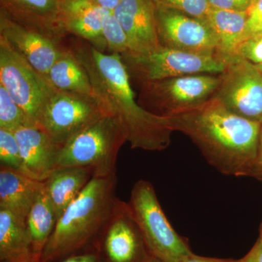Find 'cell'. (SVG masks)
I'll return each mask as SVG.
<instances>
[{"mask_svg":"<svg viewBox=\"0 0 262 262\" xmlns=\"http://www.w3.org/2000/svg\"><path fill=\"white\" fill-rule=\"evenodd\" d=\"M91 80L94 98L107 115L118 120L131 149H167L174 132L170 118L148 111L136 101L122 56L106 53L87 42L71 48Z\"/></svg>","mask_w":262,"mask_h":262,"instance_id":"cell-1","label":"cell"},{"mask_svg":"<svg viewBox=\"0 0 262 262\" xmlns=\"http://www.w3.org/2000/svg\"><path fill=\"white\" fill-rule=\"evenodd\" d=\"M170 118L221 173L250 177L257 156L261 123L231 113L216 98Z\"/></svg>","mask_w":262,"mask_h":262,"instance_id":"cell-2","label":"cell"},{"mask_svg":"<svg viewBox=\"0 0 262 262\" xmlns=\"http://www.w3.org/2000/svg\"><path fill=\"white\" fill-rule=\"evenodd\" d=\"M117 183V174L92 177L57 221L40 262L61 261L92 244L115 208Z\"/></svg>","mask_w":262,"mask_h":262,"instance_id":"cell-3","label":"cell"},{"mask_svg":"<svg viewBox=\"0 0 262 262\" xmlns=\"http://www.w3.org/2000/svg\"><path fill=\"white\" fill-rule=\"evenodd\" d=\"M126 142L121 124L106 114L60 148L56 168L78 167L89 169L94 177H110L116 174L117 156Z\"/></svg>","mask_w":262,"mask_h":262,"instance_id":"cell-4","label":"cell"},{"mask_svg":"<svg viewBox=\"0 0 262 262\" xmlns=\"http://www.w3.org/2000/svg\"><path fill=\"white\" fill-rule=\"evenodd\" d=\"M128 203L153 256L164 262H182L192 254L187 239L176 232L164 213L151 183L136 182Z\"/></svg>","mask_w":262,"mask_h":262,"instance_id":"cell-5","label":"cell"},{"mask_svg":"<svg viewBox=\"0 0 262 262\" xmlns=\"http://www.w3.org/2000/svg\"><path fill=\"white\" fill-rule=\"evenodd\" d=\"M222 74H200L140 84L139 103L148 111L172 117L201 106L215 97Z\"/></svg>","mask_w":262,"mask_h":262,"instance_id":"cell-6","label":"cell"},{"mask_svg":"<svg viewBox=\"0 0 262 262\" xmlns=\"http://www.w3.org/2000/svg\"><path fill=\"white\" fill-rule=\"evenodd\" d=\"M130 77L139 84L183 76L220 75L229 60L219 55L200 54L161 47L146 54L121 56Z\"/></svg>","mask_w":262,"mask_h":262,"instance_id":"cell-7","label":"cell"},{"mask_svg":"<svg viewBox=\"0 0 262 262\" xmlns=\"http://www.w3.org/2000/svg\"><path fill=\"white\" fill-rule=\"evenodd\" d=\"M0 84L24 110L32 126H39L43 110L58 90L0 36Z\"/></svg>","mask_w":262,"mask_h":262,"instance_id":"cell-8","label":"cell"},{"mask_svg":"<svg viewBox=\"0 0 262 262\" xmlns=\"http://www.w3.org/2000/svg\"><path fill=\"white\" fill-rule=\"evenodd\" d=\"M91 246L103 262H147L155 256L128 202L119 198L107 222Z\"/></svg>","mask_w":262,"mask_h":262,"instance_id":"cell-9","label":"cell"},{"mask_svg":"<svg viewBox=\"0 0 262 262\" xmlns=\"http://www.w3.org/2000/svg\"><path fill=\"white\" fill-rule=\"evenodd\" d=\"M104 115L106 113L95 98L58 91L43 110L38 127L61 147Z\"/></svg>","mask_w":262,"mask_h":262,"instance_id":"cell-10","label":"cell"},{"mask_svg":"<svg viewBox=\"0 0 262 262\" xmlns=\"http://www.w3.org/2000/svg\"><path fill=\"white\" fill-rule=\"evenodd\" d=\"M215 97L231 113L262 122V74L256 65L238 56L229 60Z\"/></svg>","mask_w":262,"mask_h":262,"instance_id":"cell-11","label":"cell"},{"mask_svg":"<svg viewBox=\"0 0 262 262\" xmlns=\"http://www.w3.org/2000/svg\"><path fill=\"white\" fill-rule=\"evenodd\" d=\"M155 7L157 29L162 47L220 56L216 39L206 20L179 10L160 5Z\"/></svg>","mask_w":262,"mask_h":262,"instance_id":"cell-12","label":"cell"},{"mask_svg":"<svg viewBox=\"0 0 262 262\" xmlns=\"http://www.w3.org/2000/svg\"><path fill=\"white\" fill-rule=\"evenodd\" d=\"M0 36L4 37L15 51L46 77L52 66L66 48L61 42L13 21L2 11H0Z\"/></svg>","mask_w":262,"mask_h":262,"instance_id":"cell-13","label":"cell"},{"mask_svg":"<svg viewBox=\"0 0 262 262\" xmlns=\"http://www.w3.org/2000/svg\"><path fill=\"white\" fill-rule=\"evenodd\" d=\"M156 7L152 0H122L113 12L125 31L132 54H146L162 47Z\"/></svg>","mask_w":262,"mask_h":262,"instance_id":"cell-14","label":"cell"},{"mask_svg":"<svg viewBox=\"0 0 262 262\" xmlns=\"http://www.w3.org/2000/svg\"><path fill=\"white\" fill-rule=\"evenodd\" d=\"M0 11L13 21L61 42L66 32L60 0H0Z\"/></svg>","mask_w":262,"mask_h":262,"instance_id":"cell-15","label":"cell"},{"mask_svg":"<svg viewBox=\"0 0 262 262\" xmlns=\"http://www.w3.org/2000/svg\"><path fill=\"white\" fill-rule=\"evenodd\" d=\"M14 133L20 149L24 175L45 182L56 169L61 147L39 127H22Z\"/></svg>","mask_w":262,"mask_h":262,"instance_id":"cell-16","label":"cell"},{"mask_svg":"<svg viewBox=\"0 0 262 262\" xmlns=\"http://www.w3.org/2000/svg\"><path fill=\"white\" fill-rule=\"evenodd\" d=\"M62 21L67 34L82 38L102 51L106 48L102 37L105 20L112 12L95 0H61Z\"/></svg>","mask_w":262,"mask_h":262,"instance_id":"cell-17","label":"cell"},{"mask_svg":"<svg viewBox=\"0 0 262 262\" xmlns=\"http://www.w3.org/2000/svg\"><path fill=\"white\" fill-rule=\"evenodd\" d=\"M45 187L36 180L13 169L0 168V209L6 210L27 220V215Z\"/></svg>","mask_w":262,"mask_h":262,"instance_id":"cell-18","label":"cell"},{"mask_svg":"<svg viewBox=\"0 0 262 262\" xmlns=\"http://www.w3.org/2000/svg\"><path fill=\"white\" fill-rule=\"evenodd\" d=\"M247 11L210 8L204 20L211 29L221 56L229 60L237 56L239 46L246 40Z\"/></svg>","mask_w":262,"mask_h":262,"instance_id":"cell-19","label":"cell"},{"mask_svg":"<svg viewBox=\"0 0 262 262\" xmlns=\"http://www.w3.org/2000/svg\"><path fill=\"white\" fill-rule=\"evenodd\" d=\"M93 177L92 171L89 169L64 167L53 170L45 181V191L58 220Z\"/></svg>","mask_w":262,"mask_h":262,"instance_id":"cell-20","label":"cell"},{"mask_svg":"<svg viewBox=\"0 0 262 262\" xmlns=\"http://www.w3.org/2000/svg\"><path fill=\"white\" fill-rule=\"evenodd\" d=\"M32 259L35 260L26 221L11 212L0 209V261Z\"/></svg>","mask_w":262,"mask_h":262,"instance_id":"cell-21","label":"cell"},{"mask_svg":"<svg viewBox=\"0 0 262 262\" xmlns=\"http://www.w3.org/2000/svg\"><path fill=\"white\" fill-rule=\"evenodd\" d=\"M47 77L58 91L75 93L95 98L89 76L71 48H65L52 66Z\"/></svg>","mask_w":262,"mask_h":262,"instance_id":"cell-22","label":"cell"},{"mask_svg":"<svg viewBox=\"0 0 262 262\" xmlns=\"http://www.w3.org/2000/svg\"><path fill=\"white\" fill-rule=\"evenodd\" d=\"M57 221L56 213L44 187L26 220L32 244L33 257L38 262H40L43 251L56 227Z\"/></svg>","mask_w":262,"mask_h":262,"instance_id":"cell-23","label":"cell"},{"mask_svg":"<svg viewBox=\"0 0 262 262\" xmlns=\"http://www.w3.org/2000/svg\"><path fill=\"white\" fill-rule=\"evenodd\" d=\"M25 126H32L27 115L0 84V128L15 132Z\"/></svg>","mask_w":262,"mask_h":262,"instance_id":"cell-24","label":"cell"},{"mask_svg":"<svg viewBox=\"0 0 262 262\" xmlns=\"http://www.w3.org/2000/svg\"><path fill=\"white\" fill-rule=\"evenodd\" d=\"M102 37L105 46L110 53H116L123 56L130 53V46L126 34L113 12L105 20Z\"/></svg>","mask_w":262,"mask_h":262,"instance_id":"cell-25","label":"cell"},{"mask_svg":"<svg viewBox=\"0 0 262 262\" xmlns=\"http://www.w3.org/2000/svg\"><path fill=\"white\" fill-rule=\"evenodd\" d=\"M0 163L24 174L23 163L15 133L0 128Z\"/></svg>","mask_w":262,"mask_h":262,"instance_id":"cell-26","label":"cell"},{"mask_svg":"<svg viewBox=\"0 0 262 262\" xmlns=\"http://www.w3.org/2000/svg\"><path fill=\"white\" fill-rule=\"evenodd\" d=\"M156 5L179 10L186 14L203 19L209 11L208 0H152Z\"/></svg>","mask_w":262,"mask_h":262,"instance_id":"cell-27","label":"cell"},{"mask_svg":"<svg viewBox=\"0 0 262 262\" xmlns=\"http://www.w3.org/2000/svg\"><path fill=\"white\" fill-rule=\"evenodd\" d=\"M237 56L254 65L262 64V32L248 37L239 46Z\"/></svg>","mask_w":262,"mask_h":262,"instance_id":"cell-28","label":"cell"},{"mask_svg":"<svg viewBox=\"0 0 262 262\" xmlns=\"http://www.w3.org/2000/svg\"><path fill=\"white\" fill-rule=\"evenodd\" d=\"M247 15L246 37L248 38L262 32V0H253L247 10Z\"/></svg>","mask_w":262,"mask_h":262,"instance_id":"cell-29","label":"cell"},{"mask_svg":"<svg viewBox=\"0 0 262 262\" xmlns=\"http://www.w3.org/2000/svg\"><path fill=\"white\" fill-rule=\"evenodd\" d=\"M253 0H208L210 7L215 9L246 12Z\"/></svg>","mask_w":262,"mask_h":262,"instance_id":"cell-30","label":"cell"},{"mask_svg":"<svg viewBox=\"0 0 262 262\" xmlns=\"http://www.w3.org/2000/svg\"><path fill=\"white\" fill-rule=\"evenodd\" d=\"M58 262H103L95 248L90 246L85 249L67 256Z\"/></svg>","mask_w":262,"mask_h":262,"instance_id":"cell-31","label":"cell"},{"mask_svg":"<svg viewBox=\"0 0 262 262\" xmlns=\"http://www.w3.org/2000/svg\"><path fill=\"white\" fill-rule=\"evenodd\" d=\"M251 177L258 179L262 182V122L260 129L259 142H258L257 156L253 165Z\"/></svg>","mask_w":262,"mask_h":262,"instance_id":"cell-32","label":"cell"},{"mask_svg":"<svg viewBox=\"0 0 262 262\" xmlns=\"http://www.w3.org/2000/svg\"><path fill=\"white\" fill-rule=\"evenodd\" d=\"M237 262H262V246L259 241H256L251 249Z\"/></svg>","mask_w":262,"mask_h":262,"instance_id":"cell-33","label":"cell"},{"mask_svg":"<svg viewBox=\"0 0 262 262\" xmlns=\"http://www.w3.org/2000/svg\"><path fill=\"white\" fill-rule=\"evenodd\" d=\"M182 262H237V260L232 259V258L206 257V256H198L193 253Z\"/></svg>","mask_w":262,"mask_h":262,"instance_id":"cell-34","label":"cell"},{"mask_svg":"<svg viewBox=\"0 0 262 262\" xmlns=\"http://www.w3.org/2000/svg\"><path fill=\"white\" fill-rule=\"evenodd\" d=\"M100 6L110 12H113L120 5L122 0H95Z\"/></svg>","mask_w":262,"mask_h":262,"instance_id":"cell-35","label":"cell"},{"mask_svg":"<svg viewBox=\"0 0 262 262\" xmlns=\"http://www.w3.org/2000/svg\"><path fill=\"white\" fill-rule=\"evenodd\" d=\"M258 241L262 246V220L259 226V237H258Z\"/></svg>","mask_w":262,"mask_h":262,"instance_id":"cell-36","label":"cell"},{"mask_svg":"<svg viewBox=\"0 0 262 262\" xmlns=\"http://www.w3.org/2000/svg\"><path fill=\"white\" fill-rule=\"evenodd\" d=\"M147 262H164V261H162V260L160 259V258L155 257V256H153V257H151V258H150L149 261H148Z\"/></svg>","mask_w":262,"mask_h":262,"instance_id":"cell-37","label":"cell"},{"mask_svg":"<svg viewBox=\"0 0 262 262\" xmlns=\"http://www.w3.org/2000/svg\"><path fill=\"white\" fill-rule=\"evenodd\" d=\"M256 67H257L258 70H259V72L262 74V64L256 65Z\"/></svg>","mask_w":262,"mask_h":262,"instance_id":"cell-38","label":"cell"},{"mask_svg":"<svg viewBox=\"0 0 262 262\" xmlns=\"http://www.w3.org/2000/svg\"><path fill=\"white\" fill-rule=\"evenodd\" d=\"M19 262H38L37 261H35V260H27V261H19Z\"/></svg>","mask_w":262,"mask_h":262,"instance_id":"cell-39","label":"cell"},{"mask_svg":"<svg viewBox=\"0 0 262 262\" xmlns=\"http://www.w3.org/2000/svg\"><path fill=\"white\" fill-rule=\"evenodd\" d=\"M60 1H61V0H60Z\"/></svg>","mask_w":262,"mask_h":262,"instance_id":"cell-40","label":"cell"}]
</instances>
